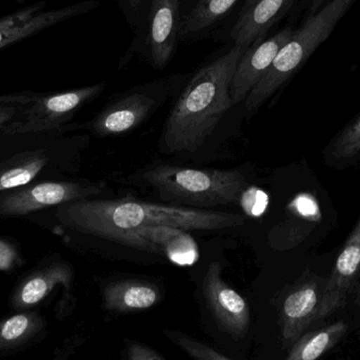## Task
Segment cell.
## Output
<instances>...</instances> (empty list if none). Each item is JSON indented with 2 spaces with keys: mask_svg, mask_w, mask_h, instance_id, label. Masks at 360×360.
Returning a JSON list of instances; mask_svg holds the SVG:
<instances>
[{
  "mask_svg": "<svg viewBox=\"0 0 360 360\" xmlns=\"http://www.w3.org/2000/svg\"><path fill=\"white\" fill-rule=\"evenodd\" d=\"M247 46L231 44L192 76L171 112L162 137L168 153H194L233 107L231 84Z\"/></svg>",
  "mask_w": 360,
  "mask_h": 360,
  "instance_id": "1",
  "label": "cell"
},
{
  "mask_svg": "<svg viewBox=\"0 0 360 360\" xmlns=\"http://www.w3.org/2000/svg\"><path fill=\"white\" fill-rule=\"evenodd\" d=\"M57 217L65 226L105 238L108 234L143 226H166L186 231H218L245 224L247 217L174 205L122 200H78L60 205Z\"/></svg>",
  "mask_w": 360,
  "mask_h": 360,
  "instance_id": "2",
  "label": "cell"
},
{
  "mask_svg": "<svg viewBox=\"0 0 360 360\" xmlns=\"http://www.w3.org/2000/svg\"><path fill=\"white\" fill-rule=\"evenodd\" d=\"M356 0H332L313 16L304 19L289 41L281 49L270 69L245 98L249 116L273 96L331 35Z\"/></svg>",
  "mask_w": 360,
  "mask_h": 360,
  "instance_id": "3",
  "label": "cell"
},
{
  "mask_svg": "<svg viewBox=\"0 0 360 360\" xmlns=\"http://www.w3.org/2000/svg\"><path fill=\"white\" fill-rule=\"evenodd\" d=\"M143 179L158 191L162 200L190 207L239 205L248 188L238 171L197 170L166 165L146 171Z\"/></svg>",
  "mask_w": 360,
  "mask_h": 360,
  "instance_id": "4",
  "label": "cell"
},
{
  "mask_svg": "<svg viewBox=\"0 0 360 360\" xmlns=\"http://www.w3.org/2000/svg\"><path fill=\"white\" fill-rule=\"evenodd\" d=\"M180 0H152L145 25L135 36L128 54L143 55L152 67L165 69L179 42Z\"/></svg>",
  "mask_w": 360,
  "mask_h": 360,
  "instance_id": "5",
  "label": "cell"
},
{
  "mask_svg": "<svg viewBox=\"0 0 360 360\" xmlns=\"http://www.w3.org/2000/svg\"><path fill=\"white\" fill-rule=\"evenodd\" d=\"M105 238L165 256L177 266H192L199 258L198 245L188 231L173 226H143L110 233Z\"/></svg>",
  "mask_w": 360,
  "mask_h": 360,
  "instance_id": "6",
  "label": "cell"
},
{
  "mask_svg": "<svg viewBox=\"0 0 360 360\" xmlns=\"http://www.w3.org/2000/svg\"><path fill=\"white\" fill-rule=\"evenodd\" d=\"M46 1H38L12 14L0 17V50L53 25L86 14L99 6L97 0H84L46 11Z\"/></svg>",
  "mask_w": 360,
  "mask_h": 360,
  "instance_id": "7",
  "label": "cell"
},
{
  "mask_svg": "<svg viewBox=\"0 0 360 360\" xmlns=\"http://www.w3.org/2000/svg\"><path fill=\"white\" fill-rule=\"evenodd\" d=\"M105 89V84L101 82L49 96H38L25 112L27 115L25 122H15L1 128L6 133H25L56 128L61 122L69 120L72 114L84 103L98 97Z\"/></svg>",
  "mask_w": 360,
  "mask_h": 360,
  "instance_id": "8",
  "label": "cell"
},
{
  "mask_svg": "<svg viewBox=\"0 0 360 360\" xmlns=\"http://www.w3.org/2000/svg\"><path fill=\"white\" fill-rule=\"evenodd\" d=\"M99 192L101 188L97 186L75 182H41L0 196V215H27L44 207L84 200Z\"/></svg>",
  "mask_w": 360,
  "mask_h": 360,
  "instance_id": "9",
  "label": "cell"
},
{
  "mask_svg": "<svg viewBox=\"0 0 360 360\" xmlns=\"http://www.w3.org/2000/svg\"><path fill=\"white\" fill-rule=\"evenodd\" d=\"M295 27H283L271 37L255 42L245 49L239 58L231 84L233 105L245 101L256 84L266 75L281 49L289 41Z\"/></svg>",
  "mask_w": 360,
  "mask_h": 360,
  "instance_id": "10",
  "label": "cell"
},
{
  "mask_svg": "<svg viewBox=\"0 0 360 360\" xmlns=\"http://www.w3.org/2000/svg\"><path fill=\"white\" fill-rule=\"evenodd\" d=\"M360 283V218L336 260L323 287L315 321H323L342 308Z\"/></svg>",
  "mask_w": 360,
  "mask_h": 360,
  "instance_id": "11",
  "label": "cell"
},
{
  "mask_svg": "<svg viewBox=\"0 0 360 360\" xmlns=\"http://www.w3.org/2000/svg\"><path fill=\"white\" fill-rule=\"evenodd\" d=\"M219 262L210 264L203 279V294L219 325L229 333L243 335L250 326V309L240 294L221 276Z\"/></svg>",
  "mask_w": 360,
  "mask_h": 360,
  "instance_id": "12",
  "label": "cell"
},
{
  "mask_svg": "<svg viewBox=\"0 0 360 360\" xmlns=\"http://www.w3.org/2000/svg\"><path fill=\"white\" fill-rule=\"evenodd\" d=\"M302 0H257L238 13L229 37L231 44L250 46L266 39L270 30Z\"/></svg>",
  "mask_w": 360,
  "mask_h": 360,
  "instance_id": "13",
  "label": "cell"
},
{
  "mask_svg": "<svg viewBox=\"0 0 360 360\" xmlns=\"http://www.w3.org/2000/svg\"><path fill=\"white\" fill-rule=\"evenodd\" d=\"M240 0H180L179 41L211 35L236 8Z\"/></svg>",
  "mask_w": 360,
  "mask_h": 360,
  "instance_id": "14",
  "label": "cell"
},
{
  "mask_svg": "<svg viewBox=\"0 0 360 360\" xmlns=\"http://www.w3.org/2000/svg\"><path fill=\"white\" fill-rule=\"evenodd\" d=\"M154 105L155 99L149 93H132L101 112L95 120L93 129L101 136L130 132L148 117Z\"/></svg>",
  "mask_w": 360,
  "mask_h": 360,
  "instance_id": "15",
  "label": "cell"
},
{
  "mask_svg": "<svg viewBox=\"0 0 360 360\" xmlns=\"http://www.w3.org/2000/svg\"><path fill=\"white\" fill-rule=\"evenodd\" d=\"M325 285L309 281L294 290L283 302L281 319L285 342H295L315 323Z\"/></svg>",
  "mask_w": 360,
  "mask_h": 360,
  "instance_id": "16",
  "label": "cell"
},
{
  "mask_svg": "<svg viewBox=\"0 0 360 360\" xmlns=\"http://www.w3.org/2000/svg\"><path fill=\"white\" fill-rule=\"evenodd\" d=\"M73 270L68 264H53L27 277L13 294L12 304L16 310H27L46 300L57 287L70 291L73 283Z\"/></svg>",
  "mask_w": 360,
  "mask_h": 360,
  "instance_id": "17",
  "label": "cell"
},
{
  "mask_svg": "<svg viewBox=\"0 0 360 360\" xmlns=\"http://www.w3.org/2000/svg\"><path fill=\"white\" fill-rule=\"evenodd\" d=\"M160 300V291L154 285L145 281H122L111 283L103 293L108 310L133 312L147 310Z\"/></svg>",
  "mask_w": 360,
  "mask_h": 360,
  "instance_id": "18",
  "label": "cell"
},
{
  "mask_svg": "<svg viewBox=\"0 0 360 360\" xmlns=\"http://www.w3.org/2000/svg\"><path fill=\"white\" fill-rule=\"evenodd\" d=\"M348 331L345 321H338L323 329L300 336L290 350L285 360H317L335 347Z\"/></svg>",
  "mask_w": 360,
  "mask_h": 360,
  "instance_id": "19",
  "label": "cell"
},
{
  "mask_svg": "<svg viewBox=\"0 0 360 360\" xmlns=\"http://www.w3.org/2000/svg\"><path fill=\"white\" fill-rule=\"evenodd\" d=\"M44 328L38 313L22 311L0 321V352L14 350L31 342Z\"/></svg>",
  "mask_w": 360,
  "mask_h": 360,
  "instance_id": "20",
  "label": "cell"
},
{
  "mask_svg": "<svg viewBox=\"0 0 360 360\" xmlns=\"http://www.w3.org/2000/svg\"><path fill=\"white\" fill-rule=\"evenodd\" d=\"M48 158L40 154L25 156L0 168V192L25 186L46 167Z\"/></svg>",
  "mask_w": 360,
  "mask_h": 360,
  "instance_id": "21",
  "label": "cell"
},
{
  "mask_svg": "<svg viewBox=\"0 0 360 360\" xmlns=\"http://www.w3.org/2000/svg\"><path fill=\"white\" fill-rule=\"evenodd\" d=\"M166 335L194 360H231L216 352L210 347L205 346L202 342L188 338L186 334L166 331Z\"/></svg>",
  "mask_w": 360,
  "mask_h": 360,
  "instance_id": "22",
  "label": "cell"
},
{
  "mask_svg": "<svg viewBox=\"0 0 360 360\" xmlns=\"http://www.w3.org/2000/svg\"><path fill=\"white\" fill-rule=\"evenodd\" d=\"M135 36L145 25L152 0H115Z\"/></svg>",
  "mask_w": 360,
  "mask_h": 360,
  "instance_id": "23",
  "label": "cell"
},
{
  "mask_svg": "<svg viewBox=\"0 0 360 360\" xmlns=\"http://www.w3.org/2000/svg\"><path fill=\"white\" fill-rule=\"evenodd\" d=\"M360 152V118L351 124L338 137L334 145L333 154L336 158H354Z\"/></svg>",
  "mask_w": 360,
  "mask_h": 360,
  "instance_id": "24",
  "label": "cell"
},
{
  "mask_svg": "<svg viewBox=\"0 0 360 360\" xmlns=\"http://www.w3.org/2000/svg\"><path fill=\"white\" fill-rule=\"evenodd\" d=\"M268 203V195L258 188H245L239 201L245 213L254 217L262 215L266 211Z\"/></svg>",
  "mask_w": 360,
  "mask_h": 360,
  "instance_id": "25",
  "label": "cell"
},
{
  "mask_svg": "<svg viewBox=\"0 0 360 360\" xmlns=\"http://www.w3.org/2000/svg\"><path fill=\"white\" fill-rule=\"evenodd\" d=\"M18 250L10 241L0 239V271H10L19 264Z\"/></svg>",
  "mask_w": 360,
  "mask_h": 360,
  "instance_id": "26",
  "label": "cell"
},
{
  "mask_svg": "<svg viewBox=\"0 0 360 360\" xmlns=\"http://www.w3.org/2000/svg\"><path fill=\"white\" fill-rule=\"evenodd\" d=\"M130 360H165L158 353L154 352L141 344H132L129 346Z\"/></svg>",
  "mask_w": 360,
  "mask_h": 360,
  "instance_id": "27",
  "label": "cell"
},
{
  "mask_svg": "<svg viewBox=\"0 0 360 360\" xmlns=\"http://www.w3.org/2000/svg\"><path fill=\"white\" fill-rule=\"evenodd\" d=\"M331 1L332 0H302V4L298 8H302V18L306 19L316 14L326 4Z\"/></svg>",
  "mask_w": 360,
  "mask_h": 360,
  "instance_id": "28",
  "label": "cell"
},
{
  "mask_svg": "<svg viewBox=\"0 0 360 360\" xmlns=\"http://www.w3.org/2000/svg\"><path fill=\"white\" fill-rule=\"evenodd\" d=\"M312 203H314L312 198H308L306 196L300 197L297 200V207L300 213L304 214V215H313V214L317 213L319 210H317L316 205L310 207Z\"/></svg>",
  "mask_w": 360,
  "mask_h": 360,
  "instance_id": "29",
  "label": "cell"
},
{
  "mask_svg": "<svg viewBox=\"0 0 360 360\" xmlns=\"http://www.w3.org/2000/svg\"><path fill=\"white\" fill-rule=\"evenodd\" d=\"M15 112V107H0V128L14 117Z\"/></svg>",
  "mask_w": 360,
  "mask_h": 360,
  "instance_id": "30",
  "label": "cell"
},
{
  "mask_svg": "<svg viewBox=\"0 0 360 360\" xmlns=\"http://www.w3.org/2000/svg\"><path fill=\"white\" fill-rule=\"evenodd\" d=\"M257 1V0H243V4H241L240 10H239L238 13L243 12V11L247 10L248 8L252 6L254 2Z\"/></svg>",
  "mask_w": 360,
  "mask_h": 360,
  "instance_id": "31",
  "label": "cell"
},
{
  "mask_svg": "<svg viewBox=\"0 0 360 360\" xmlns=\"http://www.w3.org/2000/svg\"><path fill=\"white\" fill-rule=\"evenodd\" d=\"M355 304L356 306H359L360 308V283L359 285H357L356 289H355Z\"/></svg>",
  "mask_w": 360,
  "mask_h": 360,
  "instance_id": "32",
  "label": "cell"
}]
</instances>
